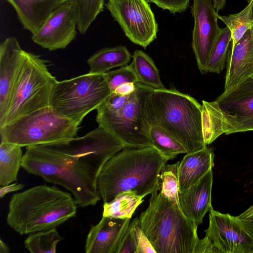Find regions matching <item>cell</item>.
Listing matches in <instances>:
<instances>
[{"label":"cell","instance_id":"1","mask_svg":"<svg viewBox=\"0 0 253 253\" xmlns=\"http://www.w3.org/2000/svg\"><path fill=\"white\" fill-rule=\"evenodd\" d=\"M125 147L100 126L83 136L28 146L21 168L72 194L78 207L95 206L100 200L99 175L106 163Z\"/></svg>","mask_w":253,"mask_h":253},{"label":"cell","instance_id":"2","mask_svg":"<svg viewBox=\"0 0 253 253\" xmlns=\"http://www.w3.org/2000/svg\"><path fill=\"white\" fill-rule=\"evenodd\" d=\"M167 161L153 147L124 148L106 163L99 175L103 203L126 191L144 197L159 191L160 172Z\"/></svg>","mask_w":253,"mask_h":253},{"label":"cell","instance_id":"3","mask_svg":"<svg viewBox=\"0 0 253 253\" xmlns=\"http://www.w3.org/2000/svg\"><path fill=\"white\" fill-rule=\"evenodd\" d=\"M77 207L70 193L55 186L37 185L11 196L6 222L20 235L46 231L75 216Z\"/></svg>","mask_w":253,"mask_h":253},{"label":"cell","instance_id":"4","mask_svg":"<svg viewBox=\"0 0 253 253\" xmlns=\"http://www.w3.org/2000/svg\"><path fill=\"white\" fill-rule=\"evenodd\" d=\"M202 105L173 85L169 89H153L148 103L150 125L160 126L185 148L187 153L207 146L202 127Z\"/></svg>","mask_w":253,"mask_h":253},{"label":"cell","instance_id":"5","mask_svg":"<svg viewBox=\"0 0 253 253\" xmlns=\"http://www.w3.org/2000/svg\"><path fill=\"white\" fill-rule=\"evenodd\" d=\"M140 227L157 253H195L199 240L195 223L180 206L158 191L151 194L149 205L139 216Z\"/></svg>","mask_w":253,"mask_h":253},{"label":"cell","instance_id":"6","mask_svg":"<svg viewBox=\"0 0 253 253\" xmlns=\"http://www.w3.org/2000/svg\"><path fill=\"white\" fill-rule=\"evenodd\" d=\"M46 63L39 55L24 51L7 112L0 127L51 106L58 81L50 73Z\"/></svg>","mask_w":253,"mask_h":253},{"label":"cell","instance_id":"7","mask_svg":"<svg viewBox=\"0 0 253 253\" xmlns=\"http://www.w3.org/2000/svg\"><path fill=\"white\" fill-rule=\"evenodd\" d=\"M79 126L51 105L0 127V141L21 147L56 143L76 137Z\"/></svg>","mask_w":253,"mask_h":253},{"label":"cell","instance_id":"8","mask_svg":"<svg viewBox=\"0 0 253 253\" xmlns=\"http://www.w3.org/2000/svg\"><path fill=\"white\" fill-rule=\"evenodd\" d=\"M135 85V90L121 111L112 114H97L96 121L125 148L152 147L149 135L148 103L154 89L140 83Z\"/></svg>","mask_w":253,"mask_h":253},{"label":"cell","instance_id":"9","mask_svg":"<svg viewBox=\"0 0 253 253\" xmlns=\"http://www.w3.org/2000/svg\"><path fill=\"white\" fill-rule=\"evenodd\" d=\"M111 93L104 74L88 72L58 81L51 105L80 125L84 118L96 110Z\"/></svg>","mask_w":253,"mask_h":253},{"label":"cell","instance_id":"10","mask_svg":"<svg viewBox=\"0 0 253 253\" xmlns=\"http://www.w3.org/2000/svg\"><path fill=\"white\" fill-rule=\"evenodd\" d=\"M148 0H107L110 12L126 36L144 49L157 39L158 24Z\"/></svg>","mask_w":253,"mask_h":253},{"label":"cell","instance_id":"11","mask_svg":"<svg viewBox=\"0 0 253 253\" xmlns=\"http://www.w3.org/2000/svg\"><path fill=\"white\" fill-rule=\"evenodd\" d=\"M205 238L213 253H253V227L238 216L210 210Z\"/></svg>","mask_w":253,"mask_h":253},{"label":"cell","instance_id":"12","mask_svg":"<svg viewBox=\"0 0 253 253\" xmlns=\"http://www.w3.org/2000/svg\"><path fill=\"white\" fill-rule=\"evenodd\" d=\"M190 8L194 18L192 47L197 66L202 74L208 72V66L214 44L221 31L212 0H192Z\"/></svg>","mask_w":253,"mask_h":253},{"label":"cell","instance_id":"13","mask_svg":"<svg viewBox=\"0 0 253 253\" xmlns=\"http://www.w3.org/2000/svg\"><path fill=\"white\" fill-rule=\"evenodd\" d=\"M215 100L221 112L224 133L253 131V79Z\"/></svg>","mask_w":253,"mask_h":253},{"label":"cell","instance_id":"14","mask_svg":"<svg viewBox=\"0 0 253 253\" xmlns=\"http://www.w3.org/2000/svg\"><path fill=\"white\" fill-rule=\"evenodd\" d=\"M78 18L73 0L61 3L32 34L37 44L49 51L65 48L76 37Z\"/></svg>","mask_w":253,"mask_h":253},{"label":"cell","instance_id":"15","mask_svg":"<svg viewBox=\"0 0 253 253\" xmlns=\"http://www.w3.org/2000/svg\"><path fill=\"white\" fill-rule=\"evenodd\" d=\"M226 66L222 95L253 79V26L229 49Z\"/></svg>","mask_w":253,"mask_h":253},{"label":"cell","instance_id":"16","mask_svg":"<svg viewBox=\"0 0 253 253\" xmlns=\"http://www.w3.org/2000/svg\"><path fill=\"white\" fill-rule=\"evenodd\" d=\"M24 51L14 37L7 38L0 44V126L7 112Z\"/></svg>","mask_w":253,"mask_h":253},{"label":"cell","instance_id":"17","mask_svg":"<svg viewBox=\"0 0 253 253\" xmlns=\"http://www.w3.org/2000/svg\"><path fill=\"white\" fill-rule=\"evenodd\" d=\"M130 218L103 216L90 226L85 244L86 253H117L128 230Z\"/></svg>","mask_w":253,"mask_h":253},{"label":"cell","instance_id":"18","mask_svg":"<svg viewBox=\"0 0 253 253\" xmlns=\"http://www.w3.org/2000/svg\"><path fill=\"white\" fill-rule=\"evenodd\" d=\"M212 169L183 193L179 194L180 206L184 214L197 226L203 222L206 213L211 209Z\"/></svg>","mask_w":253,"mask_h":253},{"label":"cell","instance_id":"19","mask_svg":"<svg viewBox=\"0 0 253 253\" xmlns=\"http://www.w3.org/2000/svg\"><path fill=\"white\" fill-rule=\"evenodd\" d=\"M15 9L24 29L32 35L63 2L61 0H6Z\"/></svg>","mask_w":253,"mask_h":253},{"label":"cell","instance_id":"20","mask_svg":"<svg viewBox=\"0 0 253 253\" xmlns=\"http://www.w3.org/2000/svg\"><path fill=\"white\" fill-rule=\"evenodd\" d=\"M214 155L211 148L186 153L178 167L179 193L198 182L214 166Z\"/></svg>","mask_w":253,"mask_h":253},{"label":"cell","instance_id":"21","mask_svg":"<svg viewBox=\"0 0 253 253\" xmlns=\"http://www.w3.org/2000/svg\"><path fill=\"white\" fill-rule=\"evenodd\" d=\"M132 57L125 45L103 48L87 60L90 68L89 72L103 74L112 68L128 65Z\"/></svg>","mask_w":253,"mask_h":253},{"label":"cell","instance_id":"22","mask_svg":"<svg viewBox=\"0 0 253 253\" xmlns=\"http://www.w3.org/2000/svg\"><path fill=\"white\" fill-rule=\"evenodd\" d=\"M21 147L1 142L0 144V185L16 181L23 158Z\"/></svg>","mask_w":253,"mask_h":253},{"label":"cell","instance_id":"23","mask_svg":"<svg viewBox=\"0 0 253 253\" xmlns=\"http://www.w3.org/2000/svg\"><path fill=\"white\" fill-rule=\"evenodd\" d=\"M143 198L131 191L123 192L111 201L103 203L102 216L131 218L136 208L143 202Z\"/></svg>","mask_w":253,"mask_h":253},{"label":"cell","instance_id":"24","mask_svg":"<svg viewBox=\"0 0 253 253\" xmlns=\"http://www.w3.org/2000/svg\"><path fill=\"white\" fill-rule=\"evenodd\" d=\"M132 58L131 63L139 83L154 89L166 88L160 79L158 69L148 54L142 50H136Z\"/></svg>","mask_w":253,"mask_h":253},{"label":"cell","instance_id":"25","mask_svg":"<svg viewBox=\"0 0 253 253\" xmlns=\"http://www.w3.org/2000/svg\"><path fill=\"white\" fill-rule=\"evenodd\" d=\"M201 115L204 140L207 145L224 133L222 114L217 101L202 100Z\"/></svg>","mask_w":253,"mask_h":253},{"label":"cell","instance_id":"26","mask_svg":"<svg viewBox=\"0 0 253 253\" xmlns=\"http://www.w3.org/2000/svg\"><path fill=\"white\" fill-rule=\"evenodd\" d=\"M149 135L152 147L167 161L173 160L180 154L187 153L181 143L158 125H150Z\"/></svg>","mask_w":253,"mask_h":253},{"label":"cell","instance_id":"27","mask_svg":"<svg viewBox=\"0 0 253 253\" xmlns=\"http://www.w3.org/2000/svg\"><path fill=\"white\" fill-rule=\"evenodd\" d=\"M63 239L55 228L29 234L24 244L31 253H55L58 243Z\"/></svg>","mask_w":253,"mask_h":253},{"label":"cell","instance_id":"28","mask_svg":"<svg viewBox=\"0 0 253 253\" xmlns=\"http://www.w3.org/2000/svg\"><path fill=\"white\" fill-rule=\"evenodd\" d=\"M231 33V47H233L244 35L246 32L253 26V15L252 6L248 3L241 12L228 16L217 15Z\"/></svg>","mask_w":253,"mask_h":253},{"label":"cell","instance_id":"29","mask_svg":"<svg viewBox=\"0 0 253 253\" xmlns=\"http://www.w3.org/2000/svg\"><path fill=\"white\" fill-rule=\"evenodd\" d=\"M78 18V30L84 34L104 8V0H73Z\"/></svg>","mask_w":253,"mask_h":253},{"label":"cell","instance_id":"30","mask_svg":"<svg viewBox=\"0 0 253 253\" xmlns=\"http://www.w3.org/2000/svg\"><path fill=\"white\" fill-rule=\"evenodd\" d=\"M231 42L230 30L227 27L221 28L211 52L208 66V72L219 74L223 71L227 63Z\"/></svg>","mask_w":253,"mask_h":253},{"label":"cell","instance_id":"31","mask_svg":"<svg viewBox=\"0 0 253 253\" xmlns=\"http://www.w3.org/2000/svg\"><path fill=\"white\" fill-rule=\"evenodd\" d=\"M179 162L165 165L160 175L159 191L172 203L180 206L179 201L178 167Z\"/></svg>","mask_w":253,"mask_h":253},{"label":"cell","instance_id":"32","mask_svg":"<svg viewBox=\"0 0 253 253\" xmlns=\"http://www.w3.org/2000/svg\"><path fill=\"white\" fill-rule=\"evenodd\" d=\"M104 76L111 93L120 85L126 83H139L132 63L121 67L118 69L109 71Z\"/></svg>","mask_w":253,"mask_h":253},{"label":"cell","instance_id":"33","mask_svg":"<svg viewBox=\"0 0 253 253\" xmlns=\"http://www.w3.org/2000/svg\"><path fill=\"white\" fill-rule=\"evenodd\" d=\"M132 226L136 243V253H157L148 238L142 231L138 217L130 222Z\"/></svg>","mask_w":253,"mask_h":253},{"label":"cell","instance_id":"34","mask_svg":"<svg viewBox=\"0 0 253 253\" xmlns=\"http://www.w3.org/2000/svg\"><path fill=\"white\" fill-rule=\"evenodd\" d=\"M190 0H148L163 10H167L170 13H182L189 6Z\"/></svg>","mask_w":253,"mask_h":253},{"label":"cell","instance_id":"35","mask_svg":"<svg viewBox=\"0 0 253 253\" xmlns=\"http://www.w3.org/2000/svg\"><path fill=\"white\" fill-rule=\"evenodd\" d=\"M117 253H136V243L133 230L129 224L128 230L124 236Z\"/></svg>","mask_w":253,"mask_h":253},{"label":"cell","instance_id":"36","mask_svg":"<svg viewBox=\"0 0 253 253\" xmlns=\"http://www.w3.org/2000/svg\"><path fill=\"white\" fill-rule=\"evenodd\" d=\"M136 84L126 83L119 86L113 92L123 95H130L135 90Z\"/></svg>","mask_w":253,"mask_h":253},{"label":"cell","instance_id":"37","mask_svg":"<svg viewBox=\"0 0 253 253\" xmlns=\"http://www.w3.org/2000/svg\"><path fill=\"white\" fill-rule=\"evenodd\" d=\"M24 184L17 183H11L8 185L0 186V198H3L6 194L16 191L21 190L24 187Z\"/></svg>","mask_w":253,"mask_h":253},{"label":"cell","instance_id":"38","mask_svg":"<svg viewBox=\"0 0 253 253\" xmlns=\"http://www.w3.org/2000/svg\"><path fill=\"white\" fill-rule=\"evenodd\" d=\"M238 217L244 222L253 227V205Z\"/></svg>","mask_w":253,"mask_h":253},{"label":"cell","instance_id":"39","mask_svg":"<svg viewBox=\"0 0 253 253\" xmlns=\"http://www.w3.org/2000/svg\"><path fill=\"white\" fill-rule=\"evenodd\" d=\"M226 1V0H212L213 5L217 12L224 8Z\"/></svg>","mask_w":253,"mask_h":253},{"label":"cell","instance_id":"40","mask_svg":"<svg viewBox=\"0 0 253 253\" xmlns=\"http://www.w3.org/2000/svg\"><path fill=\"white\" fill-rule=\"evenodd\" d=\"M10 249L8 246L3 241L0 240V253H8Z\"/></svg>","mask_w":253,"mask_h":253},{"label":"cell","instance_id":"41","mask_svg":"<svg viewBox=\"0 0 253 253\" xmlns=\"http://www.w3.org/2000/svg\"><path fill=\"white\" fill-rule=\"evenodd\" d=\"M248 3H250L252 6V10L253 15V0H247Z\"/></svg>","mask_w":253,"mask_h":253},{"label":"cell","instance_id":"42","mask_svg":"<svg viewBox=\"0 0 253 253\" xmlns=\"http://www.w3.org/2000/svg\"><path fill=\"white\" fill-rule=\"evenodd\" d=\"M61 1H62L63 2H65V1H68L69 0H61Z\"/></svg>","mask_w":253,"mask_h":253}]
</instances>
